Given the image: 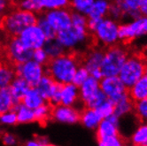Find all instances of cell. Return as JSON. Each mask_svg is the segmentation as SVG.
I'll return each mask as SVG.
<instances>
[{
	"label": "cell",
	"instance_id": "50",
	"mask_svg": "<svg viewBox=\"0 0 147 146\" xmlns=\"http://www.w3.org/2000/svg\"><path fill=\"white\" fill-rule=\"evenodd\" d=\"M9 3H19L20 0H8Z\"/></svg>",
	"mask_w": 147,
	"mask_h": 146
},
{
	"label": "cell",
	"instance_id": "19",
	"mask_svg": "<svg viewBox=\"0 0 147 146\" xmlns=\"http://www.w3.org/2000/svg\"><path fill=\"white\" fill-rule=\"evenodd\" d=\"M80 120L84 127L90 129H93L98 128V124L102 120V118L96 109L86 107L81 112Z\"/></svg>",
	"mask_w": 147,
	"mask_h": 146
},
{
	"label": "cell",
	"instance_id": "51",
	"mask_svg": "<svg viewBox=\"0 0 147 146\" xmlns=\"http://www.w3.org/2000/svg\"><path fill=\"white\" fill-rule=\"evenodd\" d=\"M145 62V75H147V59L144 60Z\"/></svg>",
	"mask_w": 147,
	"mask_h": 146
},
{
	"label": "cell",
	"instance_id": "53",
	"mask_svg": "<svg viewBox=\"0 0 147 146\" xmlns=\"http://www.w3.org/2000/svg\"><path fill=\"white\" fill-rule=\"evenodd\" d=\"M0 134H1V129H0Z\"/></svg>",
	"mask_w": 147,
	"mask_h": 146
},
{
	"label": "cell",
	"instance_id": "23",
	"mask_svg": "<svg viewBox=\"0 0 147 146\" xmlns=\"http://www.w3.org/2000/svg\"><path fill=\"white\" fill-rule=\"evenodd\" d=\"M110 3L108 0H95L88 15L89 19L102 20L109 13Z\"/></svg>",
	"mask_w": 147,
	"mask_h": 146
},
{
	"label": "cell",
	"instance_id": "39",
	"mask_svg": "<svg viewBox=\"0 0 147 146\" xmlns=\"http://www.w3.org/2000/svg\"><path fill=\"white\" fill-rule=\"evenodd\" d=\"M90 76V73L85 67H78L76 71V74L74 75L72 82L76 86L80 87Z\"/></svg>",
	"mask_w": 147,
	"mask_h": 146
},
{
	"label": "cell",
	"instance_id": "8",
	"mask_svg": "<svg viewBox=\"0 0 147 146\" xmlns=\"http://www.w3.org/2000/svg\"><path fill=\"white\" fill-rule=\"evenodd\" d=\"M93 33L101 44L112 46L119 40V25L113 19L104 18Z\"/></svg>",
	"mask_w": 147,
	"mask_h": 146
},
{
	"label": "cell",
	"instance_id": "5",
	"mask_svg": "<svg viewBox=\"0 0 147 146\" xmlns=\"http://www.w3.org/2000/svg\"><path fill=\"white\" fill-rule=\"evenodd\" d=\"M5 56L13 65L24 63L33 57V50L28 48L19 36L10 37L5 47Z\"/></svg>",
	"mask_w": 147,
	"mask_h": 146
},
{
	"label": "cell",
	"instance_id": "43",
	"mask_svg": "<svg viewBox=\"0 0 147 146\" xmlns=\"http://www.w3.org/2000/svg\"><path fill=\"white\" fill-rule=\"evenodd\" d=\"M19 7L20 9L25 10V11H29V12H40L38 7L36 5V4L32 1V0H20L19 2Z\"/></svg>",
	"mask_w": 147,
	"mask_h": 146
},
{
	"label": "cell",
	"instance_id": "21",
	"mask_svg": "<svg viewBox=\"0 0 147 146\" xmlns=\"http://www.w3.org/2000/svg\"><path fill=\"white\" fill-rule=\"evenodd\" d=\"M129 95L134 102L147 98V75H144L135 84L128 89Z\"/></svg>",
	"mask_w": 147,
	"mask_h": 146
},
{
	"label": "cell",
	"instance_id": "24",
	"mask_svg": "<svg viewBox=\"0 0 147 146\" xmlns=\"http://www.w3.org/2000/svg\"><path fill=\"white\" fill-rule=\"evenodd\" d=\"M105 52L100 50H93L90 51L84 59V67L90 73L96 69H101L102 61L104 59Z\"/></svg>",
	"mask_w": 147,
	"mask_h": 146
},
{
	"label": "cell",
	"instance_id": "20",
	"mask_svg": "<svg viewBox=\"0 0 147 146\" xmlns=\"http://www.w3.org/2000/svg\"><path fill=\"white\" fill-rule=\"evenodd\" d=\"M22 103L24 104L26 106L35 110L40 106L47 103V101L43 98V96L41 95L36 87H31L25 94Z\"/></svg>",
	"mask_w": 147,
	"mask_h": 146
},
{
	"label": "cell",
	"instance_id": "11",
	"mask_svg": "<svg viewBox=\"0 0 147 146\" xmlns=\"http://www.w3.org/2000/svg\"><path fill=\"white\" fill-rule=\"evenodd\" d=\"M45 17L57 33L72 25V13L67 8L49 10L45 13Z\"/></svg>",
	"mask_w": 147,
	"mask_h": 146
},
{
	"label": "cell",
	"instance_id": "18",
	"mask_svg": "<svg viewBox=\"0 0 147 146\" xmlns=\"http://www.w3.org/2000/svg\"><path fill=\"white\" fill-rule=\"evenodd\" d=\"M139 2L140 0H114V4L120 7L123 16H128L133 20L139 18L141 15Z\"/></svg>",
	"mask_w": 147,
	"mask_h": 146
},
{
	"label": "cell",
	"instance_id": "14",
	"mask_svg": "<svg viewBox=\"0 0 147 146\" xmlns=\"http://www.w3.org/2000/svg\"><path fill=\"white\" fill-rule=\"evenodd\" d=\"M119 135V117L113 113L107 118L102 119L97 128V139Z\"/></svg>",
	"mask_w": 147,
	"mask_h": 146
},
{
	"label": "cell",
	"instance_id": "7",
	"mask_svg": "<svg viewBox=\"0 0 147 146\" xmlns=\"http://www.w3.org/2000/svg\"><path fill=\"white\" fill-rule=\"evenodd\" d=\"M88 37V28L82 27L72 26L67 29L57 33L56 38L64 47V49L72 50L80 44L84 43Z\"/></svg>",
	"mask_w": 147,
	"mask_h": 146
},
{
	"label": "cell",
	"instance_id": "38",
	"mask_svg": "<svg viewBox=\"0 0 147 146\" xmlns=\"http://www.w3.org/2000/svg\"><path fill=\"white\" fill-rule=\"evenodd\" d=\"M107 99V96L105 95V93L101 90H98L95 95H93L88 101H86L84 103V105L86 107L88 108H93V109H96L98 106H99L101 104L106 101Z\"/></svg>",
	"mask_w": 147,
	"mask_h": 146
},
{
	"label": "cell",
	"instance_id": "9",
	"mask_svg": "<svg viewBox=\"0 0 147 146\" xmlns=\"http://www.w3.org/2000/svg\"><path fill=\"white\" fill-rule=\"evenodd\" d=\"M100 89L114 104L129 94L128 89L118 75L103 77L100 80Z\"/></svg>",
	"mask_w": 147,
	"mask_h": 146
},
{
	"label": "cell",
	"instance_id": "41",
	"mask_svg": "<svg viewBox=\"0 0 147 146\" xmlns=\"http://www.w3.org/2000/svg\"><path fill=\"white\" fill-rule=\"evenodd\" d=\"M17 122V114L14 110L0 113V123L5 125H14Z\"/></svg>",
	"mask_w": 147,
	"mask_h": 146
},
{
	"label": "cell",
	"instance_id": "47",
	"mask_svg": "<svg viewBox=\"0 0 147 146\" xmlns=\"http://www.w3.org/2000/svg\"><path fill=\"white\" fill-rule=\"evenodd\" d=\"M139 11H140L141 15L147 16V0H140Z\"/></svg>",
	"mask_w": 147,
	"mask_h": 146
},
{
	"label": "cell",
	"instance_id": "54",
	"mask_svg": "<svg viewBox=\"0 0 147 146\" xmlns=\"http://www.w3.org/2000/svg\"><path fill=\"white\" fill-rule=\"evenodd\" d=\"M1 65H2V64H1V63H0V67H1Z\"/></svg>",
	"mask_w": 147,
	"mask_h": 146
},
{
	"label": "cell",
	"instance_id": "29",
	"mask_svg": "<svg viewBox=\"0 0 147 146\" xmlns=\"http://www.w3.org/2000/svg\"><path fill=\"white\" fill-rule=\"evenodd\" d=\"M44 49L45 50L46 53L48 54L50 59L59 57L64 53V47H63L57 38L46 40L45 44L44 45Z\"/></svg>",
	"mask_w": 147,
	"mask_h": 146
},
{
	"label": "cell",
	"instance_id": "34",
	"mask_svg": "<svg viewBox=\"0 0 147 146\" xmlns=\"http://www.w3.org/2000/svg\"><path fill=\"white\" fill-rule=\"evenodd\" d=\"M36 24L41 28L42 30H43V32L45 33L47 40L56 38L57 32L54 30V28L51 26V24L47 22V20L45 19V15L44 16H40L37 19V23Z\"/></svg>",
	"mask_w": 147,
	"mask_h": 146
},
{
	"label": "cell",
	"instance_id": "16",
	"mask_svg": "<svg viewBox=\"0 0 147 146\" xmlns=\"http://www.w3.org/2000/svg\"><path fill=\"white\" fill-rule=\"evenodd\" d=\"M80 99L79 87L73 82L62 84L61 89V105L74 106Z\"/></svg>",
	"mask_w": 147,
	"mask_h": 146
},
{
	"label": "cell",
	"instance_id": "31",
	"mask_svg": "<svg viewBox=\"0 0 147 146\" xmlns=\"http://www.w3.org/2000/svg\"><path fill=\"white\" fill-rule=\"evenodd\" d=\"M51 109L52 108H51V106L48 104V102L36 108L34 110L36 120L38 121L41 125H45L50 117H51Z\"/></svg>",
	"mask_w": 147,
	"mask_h": 146
},
{
	"label": "cell",
	"instance_id": "55",
	"mask_svg": "<svg viewBox=\"0 0 147 146\" xmlns=\"http://www.w3.org/2000/svg\"><path fill=\"white\" fill-rule=\"evenodd\" d=\"M146 48H147V45H146Z\"/></svg>",
	"mask_w": 147,
	"mask_h": 146
},
{
	"label": "cell",
	"instance_id": "52",
	"mask_svg": "<svg viewBox=\"0 0 147 146\" xmlns=\"http://www.w3.org/2000/svg\"><path fill=\"white\" fill-rule=\"evenodd\" d=\"M0 50H1V42H0Z\"/></svg>",
	"mask_w": 147,
	"mask_h": 146
},
{
	"label": "cell",
	"instance_id": "44",
	"mask_svg": "<svg viewBox=\"0 0 147 146\" xmlns=\"http://www.w3.org/2000/svg\"><path fill=\"white\" fill-rule=\"evenodd\" d=\"M108 13L110 14V16L113 20H118V19H121V17H123V13L121 12V10L120 9V7L118 5H116L114 3L110 5Z\"/></svg>",
	"mask_w": 147,
	"mask_h": 146
},
{
	"label": "cell",
	"instance_id": "28",
	"mask_svg": "<svg viewBox=\"0 0 147 146\" xmlns=\"http://www.w3.org/2000/svg\"><path fill=\"white\" fill-rule=\"evenodd\" d=\"M16 77L13 67L6 64L0 67V88H6L11 85L12 81Z\"/></svg>",
	"mask_w": 147,
	"mask_h": 146
},
{
	"label": "cell",
	"instance_id": "6",
	"mask_svg": "<svg viewBox=\"0 0 147 146\" xmlns=\"http://www.w3.org/2000/svg\"><path fill=\"white\" fill-rule=\"evenodd\" d=\"M13 69L16 76L22 77L31 87H36L46 72L43 65H40L33 59L24 63L15 64Z\"/></svg>",
	"mask_w": 147,
	"mask_h": 146
},
{
	"label": "cell",
	"instance_id": "12",
	"mask_svg": "<svg viewBox=\"0 0 147 146\" xmlns=\"http://www.w3.org/2000/svg\"><path fill=\"white\" fill-rule=\"evenodd\" d=\"M81 112H78L74 106L57 105L51 109V118L56 121L66 123V124H74L80 120Z\"/></svg>",
	"mask_w": 147,
	"mask_h": 146
},
{
	"label": "cell",
	"instance_id": "26",
	"mask_svg": "<svg viewBox=\"0 0 147 146\" xmlns=\"http://www.w3.org/2000/svg\"><path fill=\"white\" fill-rule=\"evenodd\" d=\"M134 109V104L129 95H126L114 104V114L119 118L129 113Z\"/></svg>",
	"mask_w": 147,
	"mask_h": 146
},
{
	"label": "cell",
	"instance_id": "42",
	"mask_svg": "<svg viewBox=\"0 0 147 146\" xmlns=\"http://www.w3.org/2000/svg\"><path fill=\"white\" fill-rule=\"evenodd\" d=\"M61 89H62V84L61 83L57 82V84L53 89L51 98L49 100V103H51V105L52 106H57L59 105L61 102Z\"/></svg>",
	"mask_w": 147,
	"mask_h": 146
},
{
	"label": "cell",
	"instance_id": "15",
	"mask_svg": "<svg viewBox=\"0 0 147 146\" xmlns=\"http://www.w3.org/2000/svg\"><path fill=\"white\" fill-rule=\"evenodd\" d=\"M31 88V86L25 81L22 77L16 76L12 81L11 85L9 86L10 91H11L13 100L14 103V107L18 104L22 103V100L28 90Z\"/></svg>",
	"mask_w": 147,
	"mask_h": 146
},
{
	"label": "cell",
	"instance_id": "40",
	"mask_svg": "<svg viewBox=\"0 0 147 146\" xmlns=\"http://www.w3.org/2000/svg\"><path fill=\"white\" fill-rule=\"evenodd\" d=\"M32 59L35 60L36 62H37V63H39L40 65L46 66L50 60V58H49L48 54L46 53L45 50L43 47V48H39V49L33 50Z\"/></svg>",
	"mask_w": 147,
	"mask_h": 146
},
{
	"label": "cell",
	"instance_id": "35",
	"mask_svg": "<svg viewBox=\"0 0 147 146\" xmlns=\"http://www.w3.org/2000/svg\"><path fill=\"white\" fill-rule=\"evenodd\" d=\"M70 5L69 0H41L42 10H54L60 8H67Z\"/></svg>",
	"mask_w": 147,
	"mask_h": 146
},
{
	"label": "cell",
	"instance_id": "22",
	"mask_svg": "<svg viewBox=\"0 0 147 146\" xmlns=\"http://www.w3.org/2000/svg\"><path fill=\"white\" fill-rule=\"evenodd\" d=\"M56 84L57 81H55L48 74H45V75L41 78V80L37 83L36 88L40 92L41 95L43 96V98L49 103V100Z\"/></svg>",
	"mask_w": 147,
	"mask_h": 146
},
{
	"label": "cell",
	"instance_id": "45",
	"mask_svg": "<svg viewBox=\"0 0 147 146\" xmlns=\"http://www.w3.org/2000/svg\"><path fill=\"white\" fill-rule=\"evenodd\" d=\"M2 141L4 143V144L5 145H9V146H11V145H15L17 143V139L16 137H14L13 135L12 134H5L3 135V138H2Z\"/></svg>",
	"mask_w": 147,
	"mask_h": 146
},
{
	"label": "cell",
	"instance_id": "32",
	"mask_svg": "<svg viewBox=\"0 0 147 146\" xmlns=\"http://www.w3.org/2000/svg\"><path fill=\"white\" fill-rule=\"evenodd\" d=\"M95 0H71L70 5L76 12L87 15Z\"/></svg>",
	"mask_w": 147,
	"mask_h": 146
},
{
	"label": "cell",
	"instance_id": "13",
	"mask_svg": "<svg viewBox=\"0 0 147 146\" xmlns=\"http://www.w3.org/2000/svg\"><path fill=\"white\" fill-rule=\"evenodd\" d=\"M143 36L141 28V18L134 20L132 22L119 26V39L124 44H128L135 39Z\"/></svg>",
	"mask_w": 147,
	"mask_h": 146
},
{
	"label": "cell",
	"instance_id": "33",
	"mask_svg": "<svg viewBox=\"0 0 147 146\" xmlns=\"http://www.w3.org/2000/svg\"><path fill=\"white\" fill-rule=\"evenodd\" d=\"M134 111L136 117L142 123H147V98L136 101L134 104Z\"/></svg>",
	"mask_w": 147,
	"mask_h": 146
},
{
	"label": "cell",
	"instance_id": "27",
	"mask_svg": "<svg viewBox=\"0 0 147 146\" xmlns=\"http://www.w3.org/2000/svg\"><path fill=\"white\" fill-rule=\"evenodd\" d=\"M14 103L9 87L0 88V113L13 110Z\"/></svg>",
	"mask_w": 147,
	"mask_h": 146
},
{
	"label": "cell",
	"instance_id": "25",
	"mask_svg": "<svg viewBox=\"0 0 147 146\" xmlns=\"http://www.w3.org/2000/svg\"><path fill=\"white\" fill-rule=\"evenodd\" d=\"M13 110L16 112L19 123H30L36 120L34 110L26 106L22 103H20L15 106Z\"/></svg>",
	"mask_w": 147,
	"mask_h": 146
},
{
	"label": "cell",
	"instance_id": "10",
	"mask_svg": "<svg viewBox=\"0 0 147 146\" xmlns=\"http://www.w3.org/2000/svg\"><path fill=\"white\" fill-rule=\"evenodd\" d=\"M19 38L24 44V45L33 50L43 48L47 40L43 30L37 24H34L26 28L20 34Z\"/></svg>",
	"mask_w": 147,
	"mask_h": 146
},
{
	"label": "cell",
	"instance_id": "36",
	"mask_svg": "<svg viewBox=\"0 0 147 146\" xmlns=\"http://www.w3.org/2000/svg\"><path fill=\"white\" fill-rule=\"evenodd\" d=\"M96 110L98 111V112L99 113V115L101 116L102 119L107 118L114 112V103L107 98L106 101H104L99 106H98Z\"/></svg>",
	"mask_w": 147,
	"mask_h": 146
},
{
	"label": "cell",
	"instance_id": "4",
	"mask_svg": "<svg viewBox=\"0 0 147 146\" xmlns=\"http://www.w3.org/2000/svg\"><path fill=\"white\" fill-rule=\"evenodd\" d=\"M128 58L126 50L120 46L112 45L104 54L101 71L104 77L116 76Z\"/></svg>",
	"mask_w": 147,
	"mask_h": 146
},
{
	"label": "cell",
	"instance_id": "17",
	"mask_svg": "<svg viewBox=\"0 0 147 146\" xmlns=\"http://www.w3.org/2000/svg\"><path fill=\"white\" fill-rule=\"evenodd\" d=\"M98 90H100V81L90 75L89 78L79 87L80 99L85 103Z\"/></svg>",
	"mask_w": 147,
	"mask_h": 146
},
{
	"label": "cell",
	"instance_id": "49",
	"mask_svg": "<svg viewBox=\"0 0 147 146\" xmlns=\"http://www.w3.org/2000/svg\"><path fill=\"white\" fill-rule=\"evenodd\" d=\"M32 1L36 4V5L38 7L39 11H41L42 10V7H41V0H32Z\"/></svg>",
	"mask_w": 147,
	"mask_h": 146
},
{
	"label": "cell",
	"instance_id": "30",
	"mask_svg": "<svg viewBox=\"0 0 147 146\" xmlns=\"http://www.w3.org/2000/svg\"><path fill=\"white\" fill-rule=\"evenodd\" d=\"M133 144L138 146H147V123H143L134 132L131 137Z\"/></svg>",
	"mask_w": 147,
	"mask_h": 146
},
{
	"label": "cell",
	"instance_id": "46",
	"mask_svg": "<svg viewBox=\"0 0 147 146\" xmlns=\"http://www.w3.org/2000/svg\"><path fill=\"white\" fill-rule=\"evenodd\" d=\"M9 5L8 0H0V16L5 15Z\"/></svg>",
	"mask_w": 147,
	"mask_h": 146
},
{
	"label": "cell",
	"instance_id": "1",
	"mask_svg": "<svg viewBox=\"0 0 147 146\" xmlns=\"http://www.w3.org/2000/svg\"><path fill=\"white\" fill-rule=\"evenodd\" d=\"M78 68V59L76 55L65 54L51 59L46 65V74L55 81L65 84L72 82Z\"/></svg>",
	"mask_w": 147,
	"mask_h": 146
},
{
	"label": "cell",
	"instance_id": "2",
	"mask_svg": "<svg viewBox=\"0 0 147 146\" xmlns=\"http://www.w3.org/2000/svg\"><path fill=\"white\" fill-rule=\"evenodd\" d=\"M37 19L38 17L34 12L19 8L2 17L0 28L10 37L19 36L26 28L36 24Z\"/></svg>",
	"mask_w": 147,
	"mask_h": 146
},
{
	"label": "cell",
	"instance_id": "48",
	"mask_svg": "<svg viewBox=\"0 0 147 146\" xmlns=\"http://www.w3.org/2000/svg\"><path fill=\"white\" fill-rule=\"evenodd\" d=\"M36 139L39 146H46V145L50 144L49 139L47 137H37Z\"/></svg>",
	"mask_w": 147,
	"mask_h": 146
},
{
	"label": "cell",
	"instance_id": "3",
	"mask_svg": "<svg viewBox=\"0 0 147 146\" xmlns=\"http://www.w3.org/2000/svg\"><path fill=\"white\" fill-rule=\"evenodd\" d=\"M144 75H145V62L139 56H131L126 59L118 76L128 89L131 88Z\"/></svg>",
	"mask_w": 147,
	"mask_h": 146
},
{
	"label": "cell",
	"instance_id": "37",
	"mask_svg": "<svg viewBox=\"0 0 147 146\" xmlns=\"http://www.w3.org/2000/svg\"><path fill=\"white\" fill-rule=\"evenodd\" d=\"M97 140L98 144L101 146H121L125 143V141L120 135H109V137H102Z\"/></svg>",
	"mask_w": 147,
	"mask_h": 146
}]
</instances>
